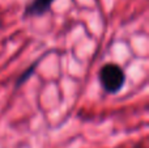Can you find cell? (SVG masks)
Masks as SVG:
<instances>
[{"label":"cell","mask_w":149,"mask_h":148,"mask_svg":"<svg viewBox=\"0 0 149 148\" xmlns=\"http://www.w3.org/2000/svg\"><path fill=\"white\" fill-rule=\"evenodd\" d=\"M126 72L118 63H105L98 71V81L107 94H118L126 85Z\"/></svg>","instance_id":"cell-1"},{"label":"cell","mask_w":149,"mask_h":148,"mask_svg":"<svg viewBox=\"0 0 149 148\" xmlns=\"http://www.w3.org/2000/svg\"><path fill=\"white\" fill-rule=\"evenodd\" d=\"M54 1H56V0H30L24 7L22 18L28 20V18L42 17V16L47 15L51 10Z\"/></svg>","instance_id":"cell-2"},{"label":"cell","mask_w":149,"mask_h":148,"mask_svg":"<svg viewBox=\"0 0 149 148\" xmlns=\"http://www.w3.org/2000/svg\"><path fill=\"white\" fill-rule=\"evenodd\" d=\"M45 57H46V55H42V57L39 58V59H37L36 62H33L30 66H29L28 68H26L25 71H24L22 73H21L20 76H18V77H17V80H16V83H15V89H18V88H20V87H22L24 84H25L26 81H28L29 79H30L31 76L34 75V71L37 70V67H38V66H39V63H41V60L43 59Z\"/></svg>","instance_id":"cell-3"}]
</instances>
